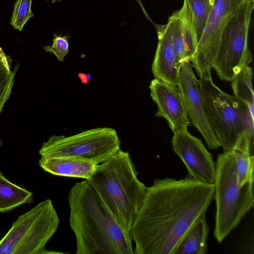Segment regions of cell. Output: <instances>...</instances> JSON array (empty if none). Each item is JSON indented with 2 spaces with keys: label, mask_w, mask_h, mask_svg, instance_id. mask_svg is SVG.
<instances>
[{
  "label": "cell",
  "mask_w": 254,
  "mask_h": 254,
  "mask_svg": "<svg viewBox=\"0 0 254 254\" xmlns=\"http://www.w3.org/2000/svg\"><path fill=\"white\" fill-rule=\"evenodd\" d=\"M10 70V64L8 61L0 58V70L3 69Z\"/></svg>",
  "instance_id": "484cf974"
},
{
  "label": "cell",
  "mask_w": 254,
  "mask_h": 254,
  "mask_svg": "<svg viewBox=\"0 0 254 254\" xmlns=\"http://www.w3.org/2000/svg\"><path fill=\"white\" fill-rule=\"evenodd\" d=\"M120 144L114 128L100 127L70 136L52 135L43 142L39 153L41 157L74 158L98 165L117 152Z\"/></svg>",
  "instance_id": "ba28073f"
},
{
  "label": "cell",
  "mask_w": 254,
  "mask_h": 254,
  "mask_svg": "<svg viewBox=\"0 0 254 254\" xmlns=\"http://www.w3.org/2000/svg\"><path fill=\"white\" fill-rule=\"evenodd\" d=\"M33 193L8 180L0 172V213L33 201Z\"/></svg>",
  "instance_id": "ac0fdd59"
},
{
  "label": "cell",
  "mask_w": 254,
  "mask_h": 254,
  "mask_svg": "<svg viewBox=\"0 0 254 254\" xmlns=\"http://www.w3.org/2000/svg\"><path fill=\"white\" fill-rule=\"evenodd\" d=\"M171 143L190 177L204 183L214 184L216 163L200 139L191 135L187 129L174 133Z\"/></svg>",
  "instance_id": "30bf717a"
},
{
  "label": "cell",
  "mask_w": 254,
  "mask_h": 254,
  "mask_svg": "<svg viewBox=\"0 0 254 254\" xmlns=\"http://www.w3.org/2000/svg\"><path fill=\"white\" fill-rule=\"evenodd\" d=\"M69 43L67 36H58L54 34L53 44L43 47L47 52L54 54L60 62H64V58L69 51Z\"/></svg>",
  "instance_id": "7402d4cb"
},
{
  "label": "cell",
  "mask_w": 254,
  "mask_h": 254,
  "mask_svg": "<svg viewBox=\"0 0 254 254\" xmlns=\"http://www.w3.org/2000/svg\"><path fill=\"white\" fill-rule=\"evenodd\" d=\"M76 254H133L132 240L87 180L68 195Z\"/></svg>",
  "instance_id": "7a4b0ae2"
},
{
  "label": "cell",
  "mask_w": 254,
  "mask_h": 254,
  "mask_svg": "<svg viewBox=\"0 0 254 254\" xmlns=\"http://www.w3.org/2000/svg\"><path fill=\"white\" fill-rule=\"evenodd\" d=\"M32 0H17L11 18L10 24L21 31L33 14L31 10Z\"/></svg>",
  "instance_id": "44dd1931"
},
{
  "label": "cell",
  "mask_w": 254,
  "mask_h": 254,
  "mask_svg": "<svg viewBox=\"0 0 254 254\" xmlns=\"http://www.w3.org/2000/svg\"><path fill=\"white\" fill-rule=\"evenodd\" d=\"M78 77L80 79L81 82L84 84H87L90 80L91 75L90 74H84V73H79L78 74Z\"/></svg>",
  "instance_id": "d4e9b609"
},
{
  "label": "cell",
  "mask_w": 254,
  "mask_h": 254,
  "mask_svg": "<svg viewBox=\"0 0 254 254\" xmlns=\"http://www.w3.org/2000/svg\"><path fill=\"white\" fill-rule=\"evenodd\" d=\"M155 26L158 43L152 65V71L155 77L170 85H177L179 69L176 65L175 56L172 41V19L163 25Z\"/></svg>",
  "instance_id": "5bb4252c"
},
{
  "label": "cell",
  "mask_w": 254,
  "mask_h": 254,
  "mask_svg": "<svg viewBox=\"0 0 254 254\" xmlns=\"http://www.w3.org/2000/svg\"><path fill=\"white\" fill-rule=\"evenodd\" d=\"M254 135L244 131L232 149L236 167L238 184L254 182Z\"/></svg>",
  "instance_id": "2e32d148"
},
{
  "label": "cell",
  "mask_w": 254,
  "mask_h": 254,
  "mask_svg": "<svg viewBox=\"0 0 254 254\" xmlns=\"http://www.w3.org/2000/svg\"><path fill=\"white\" fill-rule=\"evenodd\" d=\"M149 87L158 108L155 116L164 118L174 133L187 130L190 122L178 86L154 78Z\"/></svg>",
  "instance_id": "7c38bea8"
},
{
  "label": "cell",
  "mask_w": 254,
  "mask_h": 254,
  "mask_svg": "<svg viewBox=\"0 0 254 254\" xmlns=\"http://www.w3.org/2000/svg\"><path fill=\"white\" fill-rule=\"evenodd\" d=\"M214 185L216 204L214 236L221 243L254 206V182L239 185L231 150L217 157Z\"/></svg>",
  "instance_id": "5b68a950"
},
{
  "label": "cell",
  "mask_w": 254,
  "mask_h": 254,
  "mask_svg": "<svg viewBox=\"0 0 254 254\" xmlns=\"http://www.w3.org/2000/svg\"><path fill=\"white\" fill-rule=\"evenodd\" d=\"M214 185L192 178L156 179L146 187L130 229L135 254H172L188 229L205 214Z\"/></svg>",
  "instance_id": "6da1fadb"
},
{
  "label": "cell",
  "mask_w": 254,
  "mask_h": 254,
  "mask_svg": "<svg viewBox=\"0 0 254 254\" xmlns=\"http://www.w3.org/2000/svg\"><path fill=\"white\" fill-rule=\"evenodd\" d=\"M177 86L190 123L201 133L211 149L219 147L220 144L208 122L200 94L199 80L192 70L190 61H185L179 71Z\"/></svg>",
  "instance_id": "8fae6325"
},
{
  "label": "cell",
  "mask_w": 254,
  "mask_h": 254,
  "mask_svg": "<svg viewBox=\"0 0 254 254\" xmlns=\"http://www.w3.org/2000/svg\"><path fill=\"white\" fill-rule=\"evenodd\" d=\"M254 0H243L227 22L212 64L219 78L231 81L252 61L248 33Z\"/></svg>",
  "instance_id": "52a82bcc"
},
{
  "label": "cell",
  "mask_w": 254,
  "mask_h": 254,
  "mask_svg": "<svg viewBox=\"0 0 254 254\" xmlns=\"http://www.w3.org/2000/svg\"><path fill=\"white\" fill-rule=\"evenodd\" d=\"M208 232L205 214L186 232L172 254H205L207 251Z\"/></svg>",
  "instance_id": "e0dca14e"
},
{
  "label": "cell",
  "mask_w": 254,
  "mask_h": 254,
  "mask_svg": "<svg viewBox=\"0 0 254 254\" xmlns=\"http://www.w3.org/2000/svg\"><path fill=\"white\" fill-rule=\"evenodd\" d=\"M192 12L199 41L213 5V0H186Z\"/></svg>",
  "instance_id": "ffe728a7"
},
{
  "label": "cell",
  "mask_w": 254,
  "mask_h": 254,
  "mask_svg": "<svg viewBox=\"0 0 254 254\" xmlns=\"http://www.w3.org/2000/svg\"><path fill=\"white\" fill-rule=\"evenodd\" d=\"M173 22L172 41L176 65L180 69L185 61L191 62L198 40L192 12L186 0L183 6L170 17Z\"/></svg>",
  "instance_id": "4fadbf2b"
},
{
  "label": "cell",
  "mask_w": 254,
  "mask_h": 254,
  "mask_svg": "<svg viewBox=\"0 0 254 254\" xmlns=\"http://www.w3.org/2000/svg\"><path fill=\"white\" fill-rule=\"evenodd\" d=\"M253 77L252 68L248 65L245 66L231 81L234 96L245 102L254 116V97L252 87Z\"/></svg>",
  "instance_id": "d6986e66"
},
{
  "label": "cell",
  "mask_w": 254,
  "mask_h": 254,
  "mask_svg": "<svg viewBox=\"0 0 254 254\" xmlns=\"http://www.w3.org/2000/svg\"><path fill=\"white\" fill-rule=\"evenodd\" d=\"M243 0H213L202 34L191 61L200 77L210 71L221 34L228 19Z\"/></svg>",
  "instance_id": "9c48e42d"
},
{
  "label": "cell",
  "mask_w": 254,
  "mask_h": 254,
  "mask_svg": "<svg viewBox=\"0 0 254 254\" xmlns=\"http://www.w3.org/2000/svg\"><path fill=\"white\" fill-rule=\"evenodd\" d=\"M13 86V84L11 85L4 92L2 97L0 98V115L2 111H3V107L6 102L9 99L12 91V89ZM2 145V140H0V147Z\"/></svg>",
  "instance_id": "cb8c5ba5"
},
{
  "label": "cell",
  "mask_w": 254,
  "mask_h": 254,
  "mask_svg": "<svg viewBox=\"0 0 254 254\" xmlns=\"http://www.w3.org/2000/svg\"><path fill=\"white\" fill-rule=\"evenodd\" d=\"M18 68L15 66L13 70L3 69L0 70V98L7 89L12 84H14V77Z\"/></svg>",
  "instance_id": "603a6c76"
},
{
  "label": "cell",
  "mask_w": 254,
  "mask_h": 254,
  "mask_svg": "<svg viewBox=\"0 0 254 254\" xmlns=\"http://www.w3.org/2000/svg\"><path fill=\"white\" fill-rule=\"evenodd\" d=\"M60 223L50 199L43 201L19 215L0 240V254H48L45 248Z\"/></svg>",
  "instance_id": "8992f818"
},
{
  "label": "cell",
  "mask_w": 254,
  "mask_h": 254,
  "mask_svg": "<svg viewBox=\"0 0 254 254\" xmlns=\"http://www.w3.org/2000/svg\"><path fill=\"white\" fill-rule=\"evenodd\" d=\"M41 168L53 175L88 180L93 172L95 164L84 160L70 157H41Z\"/></svg>",
  "instance_id": "9a60e30c"
},
{
  "label": "cell",
  "mask_w": 254,
  "mask_h": 254,
  "mask_svg": "<svg viewBox=\"0 0 254 254\" xmlns=\"http://www.w3.org/2000/svg\"><path fill=\"white\" fill-rule=\"evenodd\" d=\"M0 58H2L5 60H8L7 57L5 55L2 49L0 47Z\"/></svg>",
  "instance_id": "4316f807"
},
{
  "label": "cell",
  "mask_w": 254,
  "mask_h": 254,
  "mask_svg": "<svg viewBox=\"0 0 254 254\" xmlns=\"http://www.w3.org/2000/svg\"><path fill=\"white\" fill-rule=\"evenodd\" d=\"M199 86L208 122L224 151L232 150L240 135H254V117L248 105L222 91L213 82L211 71L199 77Z\"/></svg>",
  "instance_id": "277c9868"
},
{
  "label": "cell",
  "mask_w": 254,
  "mask_h": 254,
  "mask_svg": "<svg viewBox=\"0 0 254 254\" xmlns=\"http://www.w3.org/2000/svg\"><path fill=\"white\" fill-rule=\"evenodd\" d=\"M87 180L123 228L130 233L146 187L138 180L129 152L120 148L97 165Z\"/></svg>",
  "instance_id": "3957f363"
},
{
  "label": "cell",
  "mask_w": 254,
  "mask_h": 254,
  "mask_svg": "<svg viewBox=\"0 0 254 254\" xmlns=\"http://www.w3.org/2000/svg\"><path fill=\"white\" fill-rule=\"evenodd\" d=\"M137 0V1L138 2V3H139V5L140 6V7H141V8H142V7H143V5H142V3H141V2L140 0Z\"/></svg>",
  "instance_id": "83f0119b"
}]
</instances>
